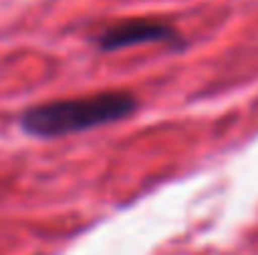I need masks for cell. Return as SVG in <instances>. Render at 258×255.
<instances>
[{"label":"cell","instance_id":"1","mask_svg":"<svg viewBox=\"0 0 258 255\" xmlns=\"http://www.w3.org/2000/svg\"><path fill=\"white\" fill-rule=\"evenodd\" d=\"M138 108V98L128 90H103L81 98L50 100L33 105L20 115V128L33 138H63L90 128L125 120Z\"/></svg>","mask_w":258,"mask_h":255},{"label":"cell","instance_id":"2","mask_svg":"<svg viewBox=\"0 0 258 255\" xmlns=\"http://www.w3.org/2000/svg\"><path fill=\"white\" fill-rule=\"evenodd\" d=\"M146 43H168V45H180L178 30L161 23V20H146V18H133V20H120L108 25L95 35V45L100 50H123L131 45H146Z\"/></svg>","mask_w":258,"mask_h":255}]
</instances>
